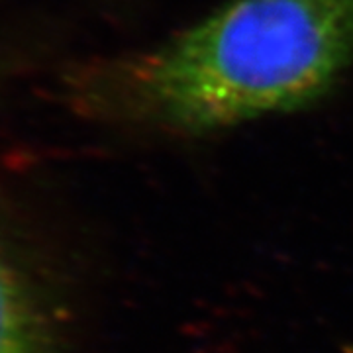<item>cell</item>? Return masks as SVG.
I'll list each match as a JSON object with an SVG mask.
<instances>
[{
    "label": "cell",
    "mask_w": 353,
    "mask_h": 353,
    "mask_svg": "<svg viewBox=\"0 0 353 353\" xmlns=\"http://www.w3.org/2000/svg\"><path fill=\"white\" fill-rule=\"evenodd\" d=\"M353 67V0H228L148 48L69 65L59 94L85 118L204 136L332 92Z\"/></svg>",
    "instance_id": "cell-1"
},
{
    "label": "cell",
    "mask_w": 353,
    "mask_h": 353,
    "mask_svg": "<svg viewBox=\"0 0 353 353\" xmlns=\"http://www.w3.org/2000/svg\"><path fill=\"white\" fill-rule=\"evenodd\" d=\"M0 353H57V334L38 281L0 236Z\"/></svg>",
    "instance_id": "cell-2"
}]
</instances>
